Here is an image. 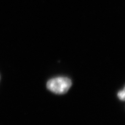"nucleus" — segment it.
I'll return each instance as SVG.
<instances>
[{
    "label": "nucleus",
    "mask_w": 125,
    "mask_h": 125,
    "mask_svg": "<svg viewBox=\"0 0 125 125\" xmlns=\"http://www.w3.org/2000/svg\"><path fill=\"white\" fill-rule=\"evenodd\" d=\"M72 82L69 78L57 77L50 79L47 83V87L51 92L56 94H63L68 92Z\"/></svg>",
    "instance_id": "nucleus-1"
},
{
    "label": "nucleus",
    "mask_w": 125,
    "mask_h": 125,
    "mask_svg": "<svg viewBox=\"0 0 125 125\" xmlns=\"http://www.w3.org/2000/svg\"><path fill=\"white\" fill-rule=\"evenodd\" d=\"M118 96L119 98V99H121V100H124L125 97V89H123V90H121L118 92Z\"/></svg>",
    "instance_id": "nucleus-2"
}]
</instances>
